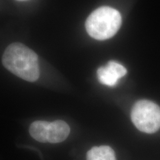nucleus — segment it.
I'll list each match as a JSON object with an SVG mask.
<instances>
[{
  "mask_svg": "<svg viewBox=\"0 0 160 160\" xmlns=\"http://www.w3.org/2000/svg\"><path fill=\"white\" fill-rule=\"evenodd\" d=\"M131 120L138 130L153 133L160 128V107L150 100H139L133 105Z\"/></svg>",
  "mask_w": 160,
  "mask_h": 160,
  "instance_id": "7ed1b4c3",
  "label": "nucleus"
},
{
  "mask_svg": "<svg viewBox=\"0 0 160 160\" xmlns=\"http://www.w3.org/2000/svg\"><path fill=\"white\" fill-rule=\"evenodd\" d=\"M87 160H117L115 152L109 146L93 147L87 153Z\"/></svg>",
  "mask_w": 160,
  "mask_h": 160,
  "instance_id": "423d86ee",
  "label": "nucleus"
},
{
  "mask_svg": "<svg viewBox=\"0 0 160 160\" xmlns=\"http://www.w3.org/2000/svg\"><path fill=\"white\" fill-rule=\"evenodd\" d=\"M2 64L6 69L25 81L36 82L39 77L37 53L22 43L8 46L2 56Z\"/></svg>",
  "mask_w": 160,
  "mask_h": 160,
  "instance_id": "f257e3e1",
  "label": "nucleus"
},
{
  "mask_svg": "<svg viewBox=\"0 0 160 160\" xmlns=\"http://www.w3.org/2000/svg\"><path fill=\"white\" fill-rule=\"evenodd\" d=\"M29 133L40 142L59 143L65 141L70 133V127L62 120L48 122L35 121L29 128Z\"/></svg>",
  "mask_w": 160,
  "mask_h": 160,
  "instance_id": "20e7f679",
  "label": "nucleus"
},
{
  "mask_svg": "<svg viewBox=\"0 0 160 160\" xmlns=\"http://www.w3.org/2000/svg\"><path fill=\"white\" fill-rule=\"evenodd\" d=\"M18 1H25V0H18Z\"/></svg>",
  "mask_w": 160,
  "mask_h": 160,
  "instance_id": "0eeeda50",
  "label": "nucleus"
},
{
  "mask_svg": "<svg viewBox=\"0 0 160 160\" xmlns=\"http://www.w3.org/2000/svg\"><path fill=\"white\" fill-rule=\"evenodd\" d=\"M122 25L121 14L113 8L103 6L96 9L88 17L85 28L93 39L106 40L113 37Z\"/></svg>",
  "mask_w": 160,
  "mask_h": 160,
  "instance_id": "f03ea898",
  "label": "nucleus"
},
{
  "mask_svg": "<svg viewBox=\"0 0 160 160\" xmlns=\"http://www.w3.org/2000/svg\"><path fill=\"white\" fill-rule=\"evenodd\" d=\"M127 73V70L123 65L116 61H110L107 65L100 67L97 70V77L99 82L105 85L114 86L120 78Z\"/></svg>",
  "mask_w": 160,
  "mask_h": 160,
  "instance_id": "39448f33",
  "label": "nucleus"
}]
</instances>
